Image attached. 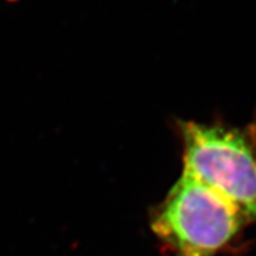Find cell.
Instances as JSON below:
<instances>
[{
    "label": "cell",
    "instance_id": "cell-1",
    "mask_svg": "<svg viewBox=\"0 0 256 256\" xmlns=\"http://www.w3.org/2000/svg\"><path fill=\"white\" fill-rule=\"evenodd\" d=\"M247 222L232 202L183 170L156 209L152 230L182 256H210L228 246Z\"/></svg>",
    "mask_w": 256,
    "mask_h": 256
},
{
    "label": "cell",
    "instance_id": "cell-2",
    "mask_svg": "<svg viewBox=\"0 0 256 256\" xmlns=\"http://www.w3.org/2000/svg\"><path fill=\"white\" fill-rule=\"evenodd\" d=\"M183 170L256 221V142L244 128L180 122Z\"/></svg>",
    "mask_w": 256,
    "mask_h": 256
}]
</instances>
